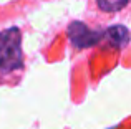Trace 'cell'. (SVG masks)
Returning <instances> with one entry per match:
<instances>
[{
  "label": "cell",
  "mask_w": 131,
  "mask_h": 129,
  "mask_svg": "<svg viewBox=\"0 0 131 129\" xmlns=\"http://www.w3.org/2000/svg\"><path fill=\"white\" fill-rule=\"evenodd\" d=\"M22 36L18 28H7L0 33V71L10 73L23 64L22 58Z\"/></svg>",
  "instance_id": "1"
},
{
  "label": "cell",
  "mask_w": 131,
  "mask_h": 129,
  "mask_svg": "<svg viewBox=\"0 0 131 129\" xmlns=\"http://www.w3.org/2000/svg\"><path fill=\"white\" fill-rule=\"evenodd\" d=\"M68 36H70L73 46L77 48H88L100 43V40L105 38V32L90 30L83 22H73L68 27Z\"/></svg>",
  "instance_id": "2"
},
{
  "label": "cell",
  "mask_w": 131,
  "mask_h": 129,
  "mask_svg": "<svg viewBox=\"0 0 131 129\" xmlns=\"http://www.w3.org/2000/svg\"><path fill=\"white\" fill-rule=\"evenodd\" d=\"M105 36L108 38V42L111 43L113 46H125L126 43L129 42V32L126 27L123 25H116V27H110L108 30L105 32Z\"/></svg>",
  "instance_id": "3"
},
{
  "label": "cell",
  "mask_w": 131,
  "mask_h": 129,
  "mask_svg": "<svg viewBox=\"0 0 131 129\" xmlns=\"http://www.w3.org/2000/svg\"><path fill=\"white\" fill-rule=\"evenodd\" d=\"M128 0H98V5L105 12H118L123 7H126Z\"/></svg>",
  "instance_id": "4"
}]
</instances>
